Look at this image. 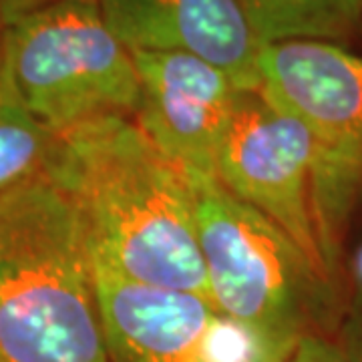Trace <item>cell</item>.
Masks as SVG:
<instances>
[{
    "mask_svg": "<svg viewBox=\"0 0 362 362\" xmlns=\"http://www.w3.org/2000/svg\"><path fill=\"white\" fill-rule=\"evenodd\" d=\"M109 362H256L250 338L204 296L125 278L93 259Z\"/></svg>",
    "mask_w": 362,
    "mask_h": 362,
    "instance_id": "7",
    "label": "cell"
},
{
    "mask_svg": "<svg viewBox=\"0 0 362 362\" xmlns=\"http://www.w3.org/2000/svg\"><path fill=\"white\" fill-rule=\"evenodd\" d=\"M2 30H4V25H2V18H0V59H2Z\"/></svg>",
    "mask_w": 362,
    "mask_h": 362,
    "instance_id": "14",
    "label": "cell"
},
{
    "mask_svg": "<svg viewBox=\"0 0 362 362\" xmlns=\"http://www.w3.org/2000/svg\"><path fill=\"white\" fill-rule=\"evenodd\" d=\"M0 362H6V361H2V358H0Z\"/></svg>",
    "mask_w": 362,
    "mask_h": 362,
    "instance_id": "15",
    "label": "cell"
},
{
    "mask_svg": "<svg viewBox=\"0 0 362 362\" xmlns=\"http://www.w3.org/2000/svg\"><path fill=\"white\" fill-rule=\"evenodd\" d=\"M107 26L131 52H185L259 90V42L238 0H99Z\"/></svg>",
    "mask_w": 362,
    "mask_h": 362,
    "instance_id": "9",
    "label": "cell"
},
{
    "mask_svg": "<svg viewBox=\"0 0 362 362\" xmlns=\"http://www.w3.org/2000/svg\"><path fill=\"white\" fill-rule=\"evenodd\" d=\"M139 77L135 121L187 183L218 180L221 147L244 89L185 52H131Z\"/></svg>",
    "mask_w": 362,
    "mask_h": 362,
    "instance_id": "8",
    "label": "cell"
},
{
    "mask_svg": "<svg viewBox=\"0 0 362 362\" xmlns=\"http://www.w3.org/2000/svg\"><path fill=\"white\" fill-rule=\"evenodd\" d=\"M256 362H349V358L328 340L306 332L282 352Z\"/></svg>",
    "mask_w": 362,
    "mask_h": 362,
    "instance_id": "12",
    "label": "cell"
},
{
    "mask_svg": "<svg viewBox=\"0 0 362 362\" xmlns=\"http://www.w3.org/2000/svg\"><path fill=\"white\" fill-rule=\"evenodd\" d=\"M2 61L26 109L57 135L93 119L135 117L139 77L99 0H57L2 30Z\"/></svg>",
    "mask_w": 362,
    "mask_h": 362,
    "instance_id": "4",
    "label": "cell"
},
{
    "mask_svg": "<svg viewBox=\"0 0 362 362\" xmlns=\"http://www.w3.org/2000/svg\"><path fill=\"white\" fill-rule=\"evenodd\" d=\"M259 47L326 40L346 47L362 30V0H238Z\"/></svg>",
    "mask_w": 362,
    "mask_h": 362,
    "instance_id": "10",
    "label": "cell"
},
{
    "mask_svg": "<svg viewBox=\"0 0 362 362\" xmlns=\"http://www.w3.org/2000/svg\"><path fill=\"white\" fill-rule=\"evenodd\" d=\"M51 2H57V0H0V18H2V25H11L16 18L33 13L37 8H42V6H47Z\"/></svg>",
    "mask_w": 362,
    "mask_h": 362,
    "instance_id": "13",
    "label": "cell"
},
{
    "mask_svg": "<svg viewBox=\"0 0 362 362\" xmlns=\"http://www.w3.org/2000/svg\"><path fill=\"white\" fill-rule=\"evenodd\" d=\"M218 181L278 226L326 276L334 242L320 204V151L296 117L244 90L221 147Z\"/></svg>",
    "mask_w": 362,
    "mask_h": 362,
    "instance_id": "5",
    "label": "cell"
},
{
    "mask_svg": "<svg viewBox=\"0 0 362 362\" xmlns=\"http://www.w3.org/2000/svg\"><path fill=\"white\" fill-rule=\"evenodd\" d=\"M259 93L310 131L320 151V204L328 233L362 187V52L326 40L259 47Z\"/></svg>",
    "mask_w": 362,
    "mask_h": 362,
    "instance_id": "6",
    "label": "cell"
},
{
    "mask_svg": "<svg viewBox=\"0 0 362 362\" xmlns=\"http://www.w3.org/2000/svg\"><path fill=\"white\" fill-rule=\"evenodd\" d=\"M59 137L49 175L77 207L90 258L135 282L209 300L192 189L137 121L101 117Z\"/></svg>",
    "mask_w": 362,
    "mask_h": 362,
    "instance_id": "1",
    "label": "cell"
},
{
    "mask_svg": "<svg viewBox=\"0 0 362 362\" xmlns=\"http://www.w3.org/2000/svg\"><path fill=\"white\" fill-rule=\"evenodd\" d=\"M61 137L33 115L0 59V195L49 175Z\"/></svg>",
    "mask_w": 362,
    "mask_h": 362,
    "instance_id": "11",
    "label": "cell"
},
{
    "mask_svg": "<svg viewBox=\"0 0 362 362\" xmlns=\"http://www.w3.org/2000/svg\"><path fill=\"white\" fill-rule=\"evenodd\" d=\"M187 185L209 302L250 338L259 358L282 352L306 334L322 276L278 226L220 181Z\"/></svg>",
    "mask_w": 362,
    "mask_h": 362,
    "instance_id": "3",
    "label": "cell"
},
{
    "mask_svg": "<svg viewBox=\"0 0 362 362\" xmlns=\"http://www.w3.org/2000/svg\"><path fill=\"white\" fill-rule=\"evenodd\" d=\"M0 358L109 362L85 226L51 175L0 195Z\"/></svg>",
    "mask_w": 362,
    "mask_h": 362,
    "instance_id": "2",
    "label": "cell"
}]
</instances>
